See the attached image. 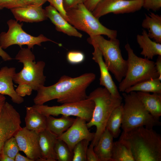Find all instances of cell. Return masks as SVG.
Here are the masks:
<instances>
[{"mask_svg": "<svg viewBox=\"0 0 161 161\" xmlns=\"http://www.w3.org/2000/svg\"><path fill=\"white\" fill-rule=\"evenodd\" d=\"M38 135L40 161H57L55 147L58 136L47 129L39 133Z\"/></svg>", "mask_w": 161, "mask_h": 161, "instance_id": "ac0fdd59", "label": "cell"}, {"mask_svg": "<svg viewBox=\"0 0 161 161\" xmlns=\"http://www.w3.org/2000/svg\"><path fill=\"white\" fill-rule=\"evenodd\" d=\"M143 0H101L92 13L97 18L110 13L114 14L129 13L140 10Z\"/></svg>", "mask_w": 161, "mask_h": 161, "instance_id": "7c38bea8", "label": "cell"}, {"mask_svg": "<svg viewBox=\"0 0 161 161\" xmlns=\"http://www.w3.org/2000/svg\"><path fill=\"white\" fill-rule=\"evenodd\" d=\"M130 148L135 161H161V136L142 126L123 132L119 139Z\"/></svg>", "mask_w": 161, "mask_h": 161, "instance_id": "7a4b0ae2", "label": "cell"}, {"mask_svg": "<svg viewBox=\"0 0 161 161\" xmlns=\"http://www.w3.org/2000/svg\"><path fill=\"white\" fill-rule=\"evenodd\" d=\"M66 12L68 22L76 29L86 33L90 37L104 35L109 39L117 38V31L102 25L84 4L78 5Z\"/></svg>", "mask_w": 161, "mask_h": 161, "instance_id": "52a82bcc", "label": "cell"}, {"mask_svg": "<svg viewBox=\"0 0 161 161\" xmlns=\"http://www.w3.org/2000/svg\"><path fill=\"white\" fill-rule=\"evenodd\" d=\"M15 161H34V160L27 157H25L18 152L16 155L15 158Z\"/></svg>", "mask_w": 161, "mask_h": 161, "instance_id": "60d3db41", "label": "cell"}, {"mask_svg": "<svg viewBox=\"0 0 161 161\" xmlns=\"http://www.w3.org/2000/svg\"><path fill=\"white\" fill-rule=\"evenodd\" d=\"M158 78L151 79L136 84L126 89L124 92H142L161 93V82Z\"/></svg>", "mask_w": 161, "mask_h": 161, "instance_id": "83f0119b", "label": "cell"}, {"mask_svg": "<svg viewBox=\"0 0 161 161\" xmlns=\"http://www.w3.org/2000/svg\"><path fill=\"white\" fill-rule=\"evenodd\" d=\"M15 59L23 64V67L16 73L13 81L18 86L16 89L18 94L23 97L30 95L33 90L37 91L44 86L46 76L44 74L45 63L43 61L35 62V56L27 48H21Z\"/></svg>", "mask_w": 161, "mask_h": 161, "instance_id": "3957f363", "label": "cell"}, {"mask_svg": "<svg viewBox=\"0 0 161 161\" xmlns=\"http://www.w3.org/2000/svg\"><path fill=\"white\" fill-rule=\"evenodd\" d=\"M46 129L58 137L66 131L73 124L75 118L62 115L59 118L52 115L46 116Z\"/></svg>", "mask_w": 161, "mask_h": 161, "instance_id": "d4e9b609", "label": "cell"}, {"mask_svg": "<svg viewBox=\"0 0 161 161\" xmlns=\"http://www.w3.org/2000/svg\"><path fill=\"white\" fill-rule=\"evenodd\" d=\"M55 150L58 161H72L73 151L69 148L68 145L63 141L57 139L56 143Z\"/></svg>", "mask_w": 161, "mask_h": 161, "instance_id": "f1b7e54d", "label": "cell"}, {"mask_svg": "<svg viewBox=\"0 0 161 161\" xmlns=\"http://www.w3.org/2000/svg\"><path fill=\"white\" fill-rule=\"evenodd\" d=\"M137 96L149 112L160 119L161 116V93L137 92Z\"/></svg>", "mask_w": 161, "mask_h": 161, "instance_id": "7402d4cb", "label": "cell"}, {"mask_svg": "<svg viewBox=\"0 0 161 161\" xmlns=\"http://www.w3.org/2000/svg\"><path fill=\"white\" fill-rule=\"evenodd\" d=\"M88 42L93 47L92 59L98 65L100 72V84L106 88L113 96L122 99L118 89L105 63L102 53L96 44L92 41L87 39Z\"/></svg>", "mask_w": 161, "mask_h": 161, "instance_id": "9a60e30c", "label": "cell"}, {"mask_svg": "<svg viewBox=\"0 0 161 161\" xmlns=\"http://www.w3.org/2000/svg\"><path fill=\"white\" fill-rule=\"evenodd\" d=\"M7 24L8 27L7 31L2 32L0 34V46L2 49H6L13 45H18L20 48L22 45H26L28 48L33 49L34 45L41 46L42 43L48 41L53 42L59 46L61 44L43 34L35 37L27 33L22 28L23 24H19L16 20L10 19Z\"/></svg>", "mask_w": 161, "mask_h": 161, "instance_id": "9c48e42d", "label": "cell"}, {"mask_svg": "<svg viewBox=\"0 0 161 161\" xmlns=\"http://www.w3.org/2000/svg\"><path fill=\"white\" fill-rule=\"evenodd\" d=\"M6 98L3 95L0 94V112H1L6 101Z\"/></svg>", "mask_w": 161, "mask_h": 161, "instance_id": "ee69618b", "label": "cell"}, {"mask_svg": "<svg viewBox=\"0 0 161 161\" xmlns=\"http://www.w3.org/2000/svg\"><path fill=\"white\" fill-rule=\"evenodd\" d=\"M88 38L97 46L109 71L117 81L120 82L125 76L127 62L122 56L119 40L117 38L107 40L101 35L89 37Z\"/></svg>", "mask_w": 161, "mask_h": 161, "instance_id": "ba28073f", "label": "cell"}, {"mask_svg": "<svg viewBox=\"0 0 161 161\" xmlns=\"http://www.w3.org/2000/svg\"><path fill=\"white\" fill-rule=\"evenodd\" d=\"M0 56L4 61H9L12 59L11 57L4 51L0 46Z\"/></svg>", "mask_w": 161, "mask_h": 161, "instance_id": "b9f144b4", "label": "cell"}, {"mask_svg": "<svg viewBox=\"0 0 161 161\" xmlns=\"http://www.w3.org/2000/svg\"><path fill=\"white\" fill-rule=\"evenodd\" d=\"M137 41L142 49L140 54L144 58L150 60L155 56L161 55V44L153 41L145 30H143L141 34L137 35Z\"/></svg>", "mask_w": 161, "mask_h": 161, "instance_id": "44dd1931", "label": "cell"}, {"mask_svg": "<svg viewBox=\"0 0 161 161\" xmlns=\"http://www.w3.org/2000/svg\"><path fill=\"white\" fill-rule=\"evenodd\" d=\"M125 48L128 54L127 68L125 76L119 83V91L123 92L136 84L158 78L154 62L137 56L129 43L125 45Z\"/></svg>", "mask_w": 161, "mask_h": 161, "instance_id": "8992f818", "label": "cell"}, {"mask_svg": "<svg viewBox=\"0 0 161 161\" xmlns=\"http://www.w3.org/2000/svg\"><path fill=\"white\" fill-rule=\"evenodd\" d=\"M0 161H15V160L14 159L4 154L2 152L0 155Z\"/></svg>", "mask_w": 161, "mask_h": 161, "instance_id": "7bdbcfd3", "label": "cell"}, {"mask_svg": "<svg viewBox=\"0 0 161 161\" xmlns=\"http://www.w3.org/2000/svg\"><path fill=\"white\" fill-rule=\"evenodd\" d=\"M86 121L84 119L76 117L72 126L65 132L58 137L68 145L72 151L75 145L83 140L92 141L94 138L95 133L88 129Z\"/></svg>", "mask_w": 161, "mask_h": 161, "instance_id": "5bb4252c", "label": "cell"}, {"mask_svg": "<svg viewBox=\"0 0 161 161\" xmlns=\"http://www.w3.org/2000/svg\"><path fill=\"white\" fill-rule=\"evenodd\" d=\"M16 72V68L7 66L0 70V94L9 96L12 101L20 104L24 101L23 97L19 96L14 89L13 78Z\"/></svg>", "mask_w": 161, "mask_h": 161, "instance_id": "e0dca14e", "label": "cell"}, {"mask_svg": "<svg viewBox=\"0 0 161 161\" xmlns=\"http://www.w3.org/2000/svg\"><path fill=\"white\" fill-rule=\"evenodd\" d=\"M111 161H135L130 148L122 140L114 142Z\"/></svg>", "mask_w": 161, "mask_h": 161, "instance_id": "4316f807", "label": "cell"}, {"mask_svg": "<svg viewBox=\"0 0 161 161\" xmlns=\"http://www.w3.org/2000/svg\"><path fill=\"white\" fill-rule=\"evenodd\" d=\"M86 0H63L64 8L65 11L80 4H84Z\"/></svg>", "mask_w": 161, "mask_h": 161, "instance_id": "8d00e7d4", "label": "cell"}, {"mask_svg": "<svg viewBox=\"0 0 161 161\" xmlns=\"http://www.w3.org/2000/svg\"><path fill=\"white\" fill-rule=\"evenodd\" d=\"M45 10L47 18L55 25L57 31L69 36L82 38V34L66 21L55 8L49 5Z\"/></svg>", "mask_w": 161, "mask_h": 161, "instance_id": "d6986e66", "label": "cell"}, {"mask_svg": "<svg viewBox=\"0 0 161 161\" xmlns=\"http://www.w3.org/2000/svg\"><path fill=\"white\" fill-rule=\"evenodd\" d=\"M16 20L21 22L33 23L41 22L47 18L42 6H26L10 9Z\"/></svg>", "mask_w": 161, "mask_h": 161, "instance_id": "2e32d148", "label": "cell"}, {"mask_svg": "<svg viewBox=\"0 0 161 161\" xmlns=\"http://www.w3.org/2000/svg\"><path fill=\"white\" fill-rule=\"evenodd\" d=\"M123 104L115 109L111 114L106 124V129L114 138H117L121 132L123 121Z\"/></svg>", "mask_w": 161, "mask_h": 161, "instance_id": "484cf974", "label": "cell"}, {"mask_svg": "<svg viewBox=\"0 0 161 161\" xmlns=\"http://www.w3.org/2000/svg\"><path fill=\"white\" fill-rule=\"evenodd\" d=\"M93 148L94 146L91 144L88 146L86 153V161H99Z\"/></svg>", "mask_w": 161, "mask_h": 161, "instance_id": "74e56055", "label": "cell"}, {"mask_svg": "<svg viewBox=\"0 0 161 161\" xmlns=\"http://www.w3.org/2000/svg\"><path fill=\"white\" fill-rule=\"evenodd\" d=\"M101 0H86L84 4L87 9L92 12L97 5Z\"/></svg>", "mask_w": 161, "mask_h": 161, "instance_id": "f35d334b", "label": "cell"}, {"mask_svg": "<svg viewBox=\"0 0 161 161\" xmlns=\"http://www.w3.org/2000/svg\"><path fill=\"white\" fill-rule=\"evenodd\" d=\"M122 95L124 104H123L121 128L123 132H126L142 126L153 129L154 127L161 125L160 119L149 112L137 97L136 92L129 93L123 92Z\"/></svg>", "mask_w": 161, "mask_h": 161, "instance_id": "5b68a950", "label": "cell"}, {"mask_svg": "<svg viewBox=\"0 0 161 161\" xmlns=\"http://www.w3.org/2000/svg\"><path fill=\"white\" fill-rule=\"evenodd\" d=\"M19 151L20 149L16 139L14 137H13L5 142L1 152L14 159Z\"/></svg>", "mask_w": 161, "mask_h": 161, "instance_id": "4dcf8cb0", "label": "cell"}, {"mask_svg": "<svg viewBox=\"0 0 161 161\" xmlns=\"http://www.w3.org/2000/svg\"><path fill=\"white\" fill-rule=\"evenodd\" d=\"M156 70L158 75V78L161 80V55H158L155 62Z\"/></svg>", "mask_w": 161, "mask_h": 161, "instance_id": "ab89813d", "label": "cell"}, {"mask_svg": "<svg viewBox=\"0 0 161 161\" xmlns=\"http://www.w3.org/2000/svg\"><path fill=\"white\" fill-rule=\"evenodd\" d=\"M94 105L93 101L87 97L82 100L58 106H49L43 104H35L32 106L45 116H73L82 118L88 122L92 117Z\"/></svg>", "mask_w": 161, "mask_h": 161, "instance_id": "30bf717a", "label": "cell"}, {"mask_svg": "<svg viewBox=\"0 0 161 161\" xmlns=\"http://www.w3.org/2000/svg\"><path fill=\"white\" fill-rule=\"evenodd\" d=\"M26 128L39 133L46 129V116L32 106L26 108Z\"/></svg>", "mask_w": 161, "mask_h": 161, "instance_id": "603a6c76", "label": "cell"}, {"mask_svg": "<svg viewBox=\"0 0 161 161\" xmlns=\"http://www.w3.org/2000/svg\"><path fill=\"white\" fill-rule=\"evenodd\" d=\"M143 7L154 11H158L161 7V0H143Z\"/></svg>", "mask_w": 161, "mask_h": 161, "instance_id": "d6a6232c", "label": "cell"}, {"mask_svg": "<svg viewBox=\"0 0 161 161\" xmlns=\"http://www.w3.org/2000/svg\"><path fill=\"white\" fill-rule=\"evenodd\" d=\"M93 100L94 107L92 117L86 123L88 128L95 126L96 131L91 144L94 147L106 129L108 119L113 111L122 103V99L112 96L105 87L97 88L87 96Z\"/></svg>", "mask_w": 161, "mask_h": 161, "instance_id": "277c9868", "label": "cell"}, {"mask_svg": "<svg viewBox=\"0 0 161 161\" xmlns=\"http://www.w3.org/2000/svg\"><path fill=\"white\" fill-rule=\"evenodd\" d=\"M142 26L148 30L149 37L154 41L161 43V16L150 12L148 15L145 14Z\"/></svg>", "mask_w": 161, "mask_h": 161, "instance_id": "cb8c5ba5", "label": "cell"}, {"mask_svg": "<svg viewBox=\"0 0 161 161\" xmlns=\"http://www.w3.org/2000/svg\"><path fill=\"white\" fill-rule=\"evenodd\" d=\"M50 5L55 8L63 17L68 22L69 19L64 10L63 4V0H47Z\"/></svg>", "mask_w": 161, "mask_h": 161, "instance_id": "836d02e7", "label": "cell"}, {"mask_svg": "<svg viewBox=\"0 0 161 161\" xmlns=\"http://www.w3.org/2000/svg\"><path fill=\"white\" fill-rule=\"evenodd\" d=\"M14 137L20 151H23L26 157L34 161H40L38 133L28 129L25 127L18 131Z\"/></svg>", "mask_w": 161, "mask_h": 161, "instance_id": "4fadbf2b", "label": "cell"}, {"mask_svg": "<svg viewBox=\"0 0 161 161\" xmlns=\"http://www.w3.org/2000/svg\"><path fill=\"white\" fill-rule=\"evenodd\" d=\"M66 58L69 64H77L82 63L84 61L85 55L81 51H71L67 53Z\"/></svg>", "mask_w": 161, "mask_h": 161, "instance_id": "1f68e13d", "label": "cell"}, {"mask_svg": "<svg viewBox=\"0 0 161 161\" xmlns=\"http://www.w3.org/2000/svg\"><path fill=\"white\" fill-rule=\"evenodd\" d=\"M90 142L83 140L75 145L73 150L72 161H86V153Z\"/></svg>", "mask_w": 161, "mask_h": 161, "instance_id": "f546056e", "label": "cell"}, {"mask_svg": "<svg viewBox=\"0 0 161 161\" xmlns=\"http://www.w3.org/2000/svg\"><path fill=\"white\" fill-rule=\"evenodd\" d=\"M114 138L106 129L94 147V151L99 161H111Z\"/></svg>", "mask_w": 161, "mask_h": 161, "instance_id": "ffe728a7", "label": "cell"}, {"mask_svg": "<svg viewBox=\"0 0 161 161\" xmlns=\"http://www.w3.org/2000/svg\"><path fill=\"white\" fill-rule=\"evenodd\" d=\"M95 78V75L91 72L75 78L63 75L55 84L39 89L34 102L35 105H42L57 99L58 102L63 104L85 100L88 96L86 89Z\"/></svg>", "mask_w": 161, "mask_h": 161, "instance_id": "6da1fadb", "label": "cell"}, {"mask_svg": "<svg viewBox=\"0 0 161 161\" xmlns=\"http://www.w3.org/2000/svg\"><path fill=\"white\" fill-rule=\"evenodd\" d=\"M47 1V0H22L20 2L17 7L42 6Z\"/></svg>", "mask_w": 161, "mask_h": 161, "instance_id": "d590c367", "label": "cell"}, {"mask_svg": "<svg viewBox=\"0 0 161 161\" xmlns=\"http://www.w3.org/2000/svg\"><path fill=\"white\" fill-rule=\"evenodd\" d=\"M20 115L13 106L6 102L0 112V155L5 142L22 128Z\"/></svg>", "mask_w": 161, "mask_h": 161, "instance_id": "8fae6325", "label": "cell"}, {"mask_svg": "<svg viewBox=\"0 0 161 161\" xmlns=\"http://www.w3.org/2000/svg\"><path fill=\"white\" fill-rule=\"evenodd\" d=\"M22 0H0V10L16 7Z\"/></svg>", "mask_w": 161, "mask_h": 161, "instance_id": "e575fe53", "label": "cell"}]
</instances>
